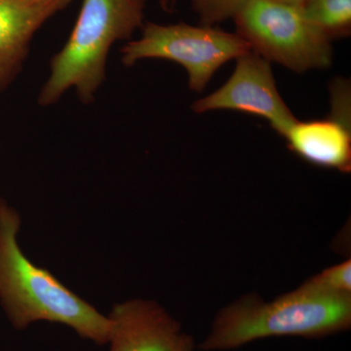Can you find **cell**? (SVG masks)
<instances>
[{
	"label": "cell",
	"mask_w": 351,
	"mask_h": 351,
	"mask_svg": "<svg viewBox=\"0 0 351 351\" xmlns=\"http://www.w3.org/2000/svg\"><path fill=\"white\" fill-rule=\"evenodd\" d=\"M17 210L0 197V304L16 330L38 321L66 325L97 345H107L110 320L25 257Z\"/></svg>",
	"instance_id": "cell-1"
},
{
	"label": "cell",
	"mask_w": 351,
	"mask_h": 351,
	"mask_svg": "<svg viewBox=\"0 0 351 351\" xmlns=\"http://www.w3.org/2000/svg\"><path fill=\"white\" fill-rule=\"evenodd\" d=\"M351 328V295H335L307 285L265 302L248 295L217 313L203 351L237 350L258 339H324Z\"/></svg>",
	"instance_id": "cell-2"
},
{
	"label": "cell",
	"mask_w": 351,
	"mask_h": 351,
	"mask_svg": "<svg viewBox=\"0 0 351 351\" xmlns=\"http://www.w3.org/2000/svg\"><path fill=\"white\" fill-rule=\"evenodd\" d=\"M145 7V0H83L71 36L51 59L38 105H55L69 90L82 103H92L105 82L112 46L142 29Z\"/></svg>",
	"instance_id": "cell-3"
},
{
	"label": "cell",
	"mask_w": 351,
	"mask_h": 351,
	"mask_svg": "<svg viewBox=\"0 0 351 351\" xmlns=\"http://www.w3.org/2000/svg\"><path fill=\"white\" fill-rule=\"evenodd\" d=\"M233 20L237 34L269 63L299 73L332 64L331 40L307 19L302 7L247 0Z\"/></svg>",
	"instance_id": "cell-4"
},
{
	"label": "cell",
	"mask_w": 351,
	"mask_h": 351,
	"mask_svg": "<svg viewBox=\"0 0 351 351\" xmlns=\"http://www.w3.org/2000/svg\"><path fill=\"white\" fill-rule=\"evenodd\" d=\"M138 39L121 48V63L132 66L145 59H163L181 64L189 75V86L201 92L215 73L232 59L251 51L250 45L235 32L213 25L180 23L160 25L147 22Z\"/></svg>",
	"instance_id": "cell-5"
},
{
	"label": "cell",
	"mask_w": 351,
	"mask_h": 351,
	"mask_svg": "<svg viewBox=\"0 0 351 351\" xmlns=\"http://www.w3.org/2000/svg\"><path fill=\"white\" fill-rule=\"evenodd\" d=\"M234 71L219 89L196 101L197 113L230 110L262 117L280 136L297 120L277 90L269 62L254 51L237 58Z\"/></svg>",
	"instance_id": "cell-6"
},
{
	"label": "cell",
	"mask_w": 351,
	"mask_h": 351,
	"mask_svg": "<svg viewBox=\"0 0 351 351\" xmlns=\"http://www.w3.org/2000/svg\"><path fill=\"white\" fill-rule=\"evenodd\" d=\"M331 113L323 119L295 120L282 137L289 149L306 162L322 168L351 171L350 86L338 80L331 87Z\"/></svg>",
	"instance_id": "cell-7"
},
{
	"label": "cell",
	"mask_w": 351,
	"mask_h": 351,
	"mask_svg": "<svg viewBox=\"0 0 351 351\" xmlns=\"http://www.w3.org/2000/svg\"><path fill=\"white\" fill-rule=\"evenodd\" d=\"M110 351H195L193 336L160 304L135 299L115 304L108 315Z\"/></svg>",
	"instance_id": "cell-8"
},
{
	"label": "cell",
	"mask_w": 351,
	"mask_h": 351,
	"mask_svg": "<svg viewBox=\"0 0 351 351\" xmlns=\"http://www.w3.org/2000/svg\"><path fill=\"white\" fill-rule=\"evenodd\" d=\"M73 0H0V95L24 66L34 36Z\"/></svg>",
	"instance_id": "cell-9"
},
{
	"label": "cell",
	"mask_w": 351,
	"mask_h": 351,
	"mask_svg": "<svg viewBox=\"0 0 351 351\" xmlns=\"http://www.w3.org/2000/svg\"><path fill=\"white\" fill-rule=\"evenodd\" d=\"M302 8L329 40L350 36L351 0H306Z\"/></svg>",
	"instance_id": "cell-10"
},
{
	"label": "cell",
	"mask_w": 351,
	"mask_h": 351,
	"mask_svg": "<svg viewBox=\"0 0 351 351\" xmlns=\"http://www.w3.org/2000/svg\"><path fill=\"white\" fill-rule=\"evenodd\" d=\"M351 261L332 265L306 281L320 292L335 295H351Z\"/></svg>",
	"instance_id": "cell-11"
},
{
	"label": "cell",
	"mask_w": 351,
	"mask_h": 351,
	"mask_svg": "<svg viewBox=\"0 0 351 351\" xmlns=\"http://www.w3.org/2000/svg\"><path fill=\"white\" fill-rule=\"evenodd\" d=\"M247 0H191L203 25H214L234 17Z\"/></svg>",
	"instance_id": "cell-12"
},
{
	"label": "cell",
	"mask_w": 351,
	"mask_h": 351,
	"mask_svg": "<svg viewBox=\"0 0 351 351\" xmlns=\"http://www.w3.org/2000/svg\"><path fill=\"white\" fill-rule=\"evenodd\" d=\"M157 2L165 12L171 13L174 11L176 0H157Z\"/></svg>",
	"instance_id": "cell-13"
},
{
	"label": "cell",
	"mask_w": 351,
	"mask_h": 351,
	"mask_svg": "<svg viewBox=\"0 0 351 351\" xmlns=\"http://www.w3.org/2000/svg\"><path fill=\"white\" fill-rule=\"evenodd\" d=\"M277 3L286 4V5L302 7L306 0H271Z\"/></svg>",
	"instance_id": "cell-14"
}]
</instances>
